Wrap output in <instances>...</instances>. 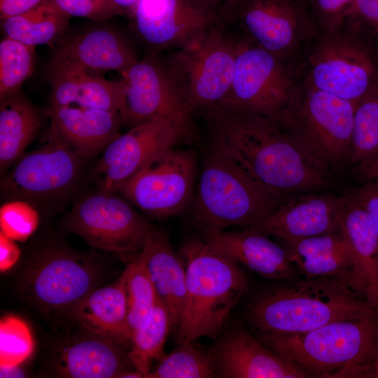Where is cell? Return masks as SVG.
Wrapping results in <instances>:
<instances>
[{"instance_id": "e575fe53", "label": "cell", "mask_w": 378, "mask_h": 378, "mask_svg": "<svg viewBox=\"0 0 378 378\" xmlns=\"http://www.w3.org/2000/svg\"><path fill=\"white\" fill-rule=\"evenodd\" d=\"M35 48L4 36L0 42V100L19 92L34 69Z\"/></svg>"}, {"instance_id": "44dd1931", "label": "cell", "mask_w": 378, "mask_h": 378, "mask_svg": "<svg viewBox=\"0 0 378 378\" xmlns=\"http://www.w3.org/2000/svg\"><path fill=\"white\" fill-rule=\"evenodd\" d=\"M137 59L120 32L107 27H94L64 40L49 66H73L102 74L115 71L122 75Z\"/></svg>"}, {"instance_id": "d6986e66", "label": "cell", "mask_w": 378, "mask_h": 378, "mask_svg": "<svg viewBox=\"0 0 378 378\" xmlns=\"http://www.w3.org/2000/svg\"><path fill=\"white\" fill-rule=\"evenodd\" d=\"M80 327L81 331L62 340L52 350L50 365L54 374L69 378H111L128 370L132 363L124 346Z\"/></svg>"}, {"instance_id": "ee69618b", "label": "cell", "mask_w": 378, "mask_h": 378, "mask_svg": "<svg viewBox=\"0 0 378 378\" xmlns=\"http://www.w3.org/2000/svg\"><path fill=\"white\" fill-rule=\"evenodd\" d=\"M356 172L367 182L378 181V155L356 166Z\"/></svg>"}, {"instance_id": "ba28073f", "label": "cell", "mask_w": 378, "mask_h": 378, "mask_svg": "<svg viewBox=\"0 0 378 378\" xmlns=\"http://www.w3.org/2000/svg\"><path fill=\"white\" fill-rule=\"evenodd\" d=\"M302 84L357 102L378 85V46L344 25L309 43Z\"/></svg>"}, {"instance_id": "277c9868", "label": "cell", "mask_w": 378, "mask_h": 378, "mask_svg": "<svg viewBox=\"0 0 378 378\" xmlns=\"http://www.w3.org/2000/svg\"><path fill=\"white\" fill-rule=\"evenodd\" d=\"M186 269V295L178 326L181 341L214 338L245 292L248 279L240 265L193 237L179 250Z\"/></svg>"}, {"instance_id": "7dc6e473", "label": "cell", "mask_w": 378, "mask_h": 378, "mask_svg": "<svg viewBox=\"0 0 378 378\" xmlns=\"http://www.w3.org/2000/svg\"><path fill=\"white\" fill-rule=\"evenodd\" d=\"M118 377L122 378H144V375L138 370L134 371L125 370L120 373Z\"/></svg>"}, {"instance_id": "9a60e30c", "label": "cell", "mask_w": 378, "mask_h": 378, "mask_svg": "<svg viewBox=\"0 0 378 378\" xmlns=\"http://www.w3.org/2000/svg\"><path fill=\"white\" fill-rule=\"evenodd\" d=\"M97 267L86 257L59 247L42 250L24 277V286L43 308L64 314L96 288Z\"/></svg>"}, {"instance_id": "4316f807", "label": "cell", "mask_w": 378, "mask_h": 378, "mask_svg": "<svg viewBox=\"0 0 378 378\" xmlns=\"http://www.w3.org/2000/svg\"><path fill=\"white\" fill-rule=\"evenodd\" d=\"M340 232L348 243L365 299L378 310V237L369 214L351 195L345 196Z\"/></svg>"}, {"instance_id": "8992f818", "label": "cell", "mask_w": 378, "mask_h": 378, "mask_svg": "<svg viewBox=\"0 0 378 378\" xmlns=\"http://www.w3.org/2000/svg\"><path fill=\"white\" fill-rule=\"evenodd\" d=\"M223 25L205 30L163 61L172 85L192 112L218 106L230 88L239 38Z\"/></svg>"}, {"instance_id": "7402d4cb", "label": "cell", "mask_w": 378, "mask_h": 378, "mask_svg": "<svg viewBox=\"0 0 378 378\" xmlns=\"http://www.w3.org/2000/svg\"><path fill=\"white\" fill-rule=\"evenodd\" d=\"M218 377L304 378L309 375L280 357L244 329L230 332L212 351Z\"/></svg>"}, {"instance_id": "4dcf8cb0", "label": "cell", "mask_w": 378, "mask_h": 378, "mask_svg": "<svg viewBox=\"0 0 378 378\" xmlns=\"http://www.w3.org/2000/svg\"><path fill=\"white\" fill-rule=\"evenodd\" d=\"M121 276L125 283L127 302V328L134 333L149 320L158 296L148 272L136 255L127 262Z\"/></svg>"}, {"instance_id": "d6a6232c", "label": "cell", "mask_w": 378, "mask_h": 378, "mask_svg": "<svg viewBox=\"0 0 378 378\" xmlns=\"http://www.w3.org/2000/svg\"><path fill=\"white\" fill-rule=\"evenodd\" d=\"M181 344L160 358L153 371L145 378H210L218 377L215 358L193 344L183 340Z\"/></svg>"}, {"instance_id": "7bdbcfd3", "label": "cell", "mask_w": 378, "mask_h": 378, "mask_svg": "<svg viewBox=\"0 0 378 378\" xmlns=\"http://www.w3.org/2000/svg\"><path fill=\"white\" fill-rule=\"evenodd\" d=\"M47 0H0V19H6L26 13Z\"/></svg>"}, {"instance_id": "2e32d148", "label": "cell", "mask_w": 378, "mask_h": 378, "mask_svg": "<svg viewBox=\"0 0 378 378\" xmlns=\"http://www.w3.org/2000/svg\"><path fill=\"white\" fill-rule=\"evenodd\" d=\"M131 18L139 38L157 50L178 48L225 21L209 0H139Z\"/></svg>"}, {"instance_id": "1f68e13d", "label": "cell", "mask_w": 378, "mask_h": 378, "mask_svg": "<svg viewBox=\"0 0 378 378\" xmlns=\"http://www.w3.org/2000/svg\"><path fill=\"white\" fill-rule=\"evenodd\" d=\"M172 327L169 312L158 298L157 304L148 322L132 337L129 358L136 370L144 378L150 372L154 359L164 355L163 346Z\"/></svg>"}, {"instance_id": "b9f144b4", "label": "cell", "mask_w": 378, "mask_h": 378, "mask_svg": "<svg viewBox=\"0 0 378 378\" xmlns=\"http://www.w3.org/2000/svg\"><path fill=\"white\" fill-rule=\"evenodd\" d=\"M20 255V249L15 241L0 232V270L5 272L12 267Z\"/></svg>"}, {"instance_id": "e0dca14e", "label": "cell", "mask_w": 378, "mask_h": 378, "mask_svg": "<svg viewBox=\"0 0 378 378\" xmlns=\"http://www.w3.org/2000/svg\"><path fill=\"white\" fill-rule=\"evenodd\" d=\"M184 140L187 139L183 133L163 118L132 126L106 146L95 166L94 174L99 178L101 190L111 191L158 154Z\"/></svg>"}, {"instance_id": "3957f363", "label": "cell", "mask_w": 378, "mask_h": 378, "mask_svg": "<svg viewBox=\"0 0 378 378\" xmlns=\"http://www.w3.org/2000/svg\"><path fill=\"white\" fill-rule=\"evenodd\" d=\"M257 338L309 377H374L378 359V314L301 332L258 330Z\"/></svg>"}, {"instance_id": "60d3db41", "label": "cell", "mask_w": 378, "mask_h": 378, "mask_svg": "<svg viewBox=\"0 0 378 378\" xmlns=\"http://www.w3.org/2000/svg\"><path fill=\"white\" fill-rule=\"evenodd\" d=\"M351 195L369 214L378 237V181H367Z\"/></svg>"}, {"instance_id": "d4e9b609", "label": "cell", "mask_w": 378, "mask_h": 378, "mask_svg": "<svg viewBox=\"0 0 378 378\" xmlns=\"http://www.w3.org/2000/svg\"><path fill=\"white\" fill-rule=\"evenodd\" d=\"M281 241L299 274L304 278L331 277L347 279L357 284L364 294L362 285L355 272L354 262L348 243L340 231Z\"/></svg>"}, {"instance_id": "5bb4252c", "label": "cell", "mask_w": 378, "mask_h": 378, "mask_svg": "<svg viewBox=\"0 0 378 378\" xmlns=\"http://www.w3.org/2000/svg\"><path fill=\"white\" fill-rule=\"evenodd\" d=\"M83 159L50 125L42 145L19 160L1 182L4 194L15 199H49L77 181Z\"/></svg>"}, {"instance_id": "f546056e", "label": "cell", "mask_w": 378, "mask_h": 378, "mask_svg": "<svg viewBox=\"0 0 378 378\" xmlns=\"http://www.w3.org/2000/svg\"><path fill=\"white\" fill-rule=\"evenodd\" d=\"M70 18L47 0L26 13L1 20V25L5 36L36 47L61 36Z\"/></svg>"}, {"instance_id": "cb8c5ba5", "label": "cell", "mask_w": 378, "mask_h": 378, "mask_svg": "<svg viewBox=\"0 0 378 378\" xmlns=\"http://www.w3.org/2000/svg\"><path fill=\"white\" fill-rule=\"evenodd\" d=\"M50 125L83 160L92 158L120 134V114L76 106H50Z\"/></svg>"}, {"instance_id": "30bf717a", "label": "cell", "mask_w": 378, "mask_h": 378, "mask_svg": "<svg viewBox=\"0 0 378 378\" xmlns=\"http://www.w3.org/2000/svg\"><path fill=\"white\" fill-rule=\"evenodd\" d=\"M221 8L244 38L288 62L319 34L307 0H240Z\"/></svg>"}, {"instance_id": "f6af8a7d", "label": "cell", "mask_w": 378, "mask_h": 378, "mask_svg": "<svg viewBox=\"0 0 378 378\" xmlns=\"http://www.w3.org/2000/svg\"><path fill=\"white\" fill-rule=\"evenodd\" d=\"M139 0H108L116 15H130Z\"/></svg>"}, {"instance_id": "8fae6325", "label": "cell", "mask_w": 378, "mask_h": 378, "mask_svg": "<svg viewBox=\"0 0 378 378\" xmlns=\"http://www.w3.org/2000/svg\"><path fill=\"white\" fill-rule=\"evenodd\" d=\"M197 175L195 151L174 146L158 154L111 191L148 215L167 218L191 206Z\"/></svg>"}, {"instance_id": "ffe728a7", "label": "cell", "mask_w": 378, "mask_h": 378, "mask_svg": "<svg viewBox=\"0 0 378 378\" xmlns=\"http://www.w3.org/2000/svg\"><path fill=\"white\" fill-rule=\"evenodd\" d=\"M202 234L208 244L261 276L284 281L300 275L284 246L253 228L239 232L207 230Z\"/></svg>"}, {"instance_id": "74e56055", "label": "cell", "mask_w": 378, "mask_h": 378, "mask_svg": "<svg viewBox=\"0 0 378 378\" xmlns=\"http://www.w3.org/2000/svg\"><path fill=\"white\" fill-rule=\"evenodd\" d=\"M343 25L378 46V0H355Z\"/></svg>"}, {"instance_id": "f35d334b", "label": "cell", "mask_w": 378, "mask_h": 378, "mask_svg": "<svg viewBox=\"0 0 378 378\" xmlns=\"http://www.w3.org/2000/svg\"><path fill=\"white\" fill-rule=\"evenodd\" d=\"M355 0H307L319 32L342 27Z\"/></svg>"}, {"instance_id": "d590c367", "label": "cell", "mask_w": 378, "mask_h": 378, "mask_svg": "<svg viewBox=\"0 0 378 378\" xmlns=\"http://www.w3.org/2000/svg\"><path fill=\"white\" fill-rule=\"evenodd\" d=\"M30 330L22 319L7 316L0 322V365H20L34 350Z\"/></svg>"}, {"instance_id": "484cf974", "label": "cell", "mask_w": 378, "mask_h": 378, "mask_svg": "<svg viewBox=\"0 0 378 378\" xmlns=\"http://www.w3.org/2000/svg\"><path fill=\"white\" fill-rule=\"evenodd\" d=\"M136 257L167 307L172 327H178L186 295V269L183 258L172 248L165 234L155 228Z\"/></svg>"}, {"instance_id": "6da1fadb", "label": "cell", "mask_w": 378, "mask_h": 378, "mask_svg": "<svg viewBox=\"0 0 378 378\" xmlns=\"http://www.w3.org/2000/svg\"><path fill=\"white\" fill-rule=\"evenodd\" d=\"M206 113L210 146L279 195L316 192L328 175L276 120L221 106Z\"/></svg>"}, {"instance_id": "7a4b0ae2", "label": "cell", "mask_w": 378, "mask_h": 378, "mask_svg": "<svg viewBox=\"0 0 378 378\" xmlns=\"http://www.w3.org/2000/svg\"><path fill=\"white\" fill-rule=\"evenodd\" d=\"M377 314L355 283L317 277L284 280L260 293L250 303L246 318L258 330L301 332Z\"/></svg>"}, {"instance_id": "836d02e7", "label": "cell", "mask_w": 378, "mask_h": 378, "mask_svg": "<svg viewBox=\"0 0 378 378\" xmlns=\"http://www.w3.org/2000/svg\"><path fill=\"white\" fill-rule=\"evenodd\" d=\"M378 155V85L355 103L349 164L356 166Z\"/></svg>"}, {"instance_id": "4fadbf2b", "label": "cell", "mask_w": 378, "mask_h": 378, "mask_svg": "<svg viewBox=\"0 0 378 378\" xmlns=\"http://www.w3.org/2000/svg\"><path fill=\"white\" fill-rule=\"evenodd\" d=\"M124 103L122 124L132 127L163 118L178 127L188 141L194 136L193 112L172 85L164 62L152 54L137 59L122 75Z\"/></svg>"}, {"instance_id": "52a82bcc", "label": "cell", "mask_w": 378, "mask_h": 378, "mask_svg": "<svg viewBox=\"0 0 378 378\" xmlns=\"http://www.w3.org/2000/svg\"><path fill=\"white\" fill-rule=\"evenodd\" d=\"M355 103L302 83L276 120L326 175L349 163Z\"/></svg>"}, {"instance_id": "ac0fdd59", "label": "cell", "mask_w": 378, "mask_h": 378, "mask_svg": "<svg viewBox=\"0 0 378 378\" xmlns=\"http://www.w3.org/2000/svg\"><path fill=\"white\" fill-rule=\"evenodd\" d=\"M344 200L345 196L316 192L301 193L249 227L280 240L336 233L340 231Z\"/></svg>"}, {"instance_id": "7c38bea8", "label": "cell", "mask_w": 378, "mask_h": 378, "mask_svg": "<svg viewBox=\"0 0 378 378\" xmlns=\"http://www.w3.org/2000/svg\"><path fill=\"white\" fill-rule=\"evenodd\" d=\"M65 225L90 246L115 253L126 263L142 250L154 228L127 200L104 190L79 200Z\"/></svg>"}, {"instance_id": "83f0119b", "label": "cell", "mask_w": 378, "mask_h": 378, "mask_svg": "<svg viewBox=\"0 0 378 378\" xmlns=\"http://www.w3.org/2000/svg\"><path fill=\"white\" fill-rule=\"evenodd\" d=\"M88 330L126 346L131 344L127 328V302L122 277L95 288L65 313Z\"/></svg>"}, {"instance_id": "f1b7e54d", "label": "cell", "mask_w": 378, "mask_h": 378, "mask_svg": "<svg viewBox=\"0 0 378 378\" xmlns=\"http://www.w3.org/2000/svg\"><path fill=\"white\" fill-rule=\"evenodd\" d=\"M41 123L38 111L20 92L1 100V171L22 156L24 149L38 134Z\"/></svg>"}, {"instance_id": "5b68a950", "label": "cell", "mask_w": 378, "mask_h": 378, "mask_svg": "<svg viewBox=\"0 0 378 378\" xmlns=\"http://www.w3.org/2000/svg\"><path fill=\"white\" fill-rule=\"evenodd\" d=\"M229 157L209 146L198 172L192 218L202 230L252 227L284 202Z\"/></svg>"}, {"instance_id": "bcb514c9", "label": "cell", "mask_w": 378, "mask_h": 378, "mask_svg": "<svg viewBox=\"0 0 378 378\" xmlns=\"http://www.w3.org/2000/svg\"><path fill=\"white\" fill-rule=\"evenodd\" d=\"M25 374L20 365H0V377H24Z\"/></svg>"}, {"instance_id": "8d00e7d4", "label": "cell", "mask_w": 378, "mask_h": 378, "mask_svg": "<svg viewBox=\"0 0 378 378\" xmlns=\"http://www.w3.org/2000/svg\"><path fill=\"white\" fill-rule=\"evenodd\" d=\"M38 223L37 211L25 200L15 199L1 206V232L15 241L27 240L36 230Z\"/></svg>"}, {"instance_id": "9c48e42d", "label": "cell", "mask_w": 378, "mask_h": 378, "mask_svg": "<svg viewBox=\"0 0 378 378\" xmlns=\"http://www.w3.org/2000/svg\"><path fill=\"white\" fill-rule=\"evenodd\" d=\"M290 62L244 37L239 38L232 83L217 106L278 120L300 85Z\"/></svg>"}, {"instance_id": "603a6c76", "label": "cell", "mask_w": 378, "mask_h": 378, "mask_svg": "<svg viewBox=\"0 0 378 378\" xmlns=\"http://www.w3.org/2000/svg\"><path fill=\"white\" fill-rule=\"evenodd\" d=\"M50 106H76L120 113L124 103L123 79L111 80L103 74L66 66H49Z\"/></svg>"}, {"instance_id": "ab89813d", "label": "cell", "mask_w": 378, "mask_h": 378, "mask_svg": "<svg viewBox=\"0 0 378 378\" xmlns=\"http://www.w3.org/2000/svg\"><path fill=\"white\" fill-rule=\"evenodd\" d=\"M69 17L86 18L104 22L116 14L108 0H48Z\"/></svg>"}, {"instance_id": "681fc988", "label": "cell", "mask_w": 378, "mask_h": 378, "mask_svg": "<svg viewBox=\"0 0 378 378\" xmlns=\"http://www.w3.org/2000/svg\"><path fill=\"white\" fill-rule=\"evenodd\" d=\"M374 377L378 378V359L375 362L374 366Z\"/></svg>"}, {"instance_id": "c3c4849f", "label": "cell", "mask_w": 378, "mask_h": 378, "mask_svg": "<svg viewBox=\"0 0 378 378\" xmlns=\"http://www.w3.org/2000/svg\"><path fill=\"white\" fill-rule=\"evenodd\" d=\"M217 5H221V6H230L237 3L240 0H209Z\"/></svg>"}]
</instances>
